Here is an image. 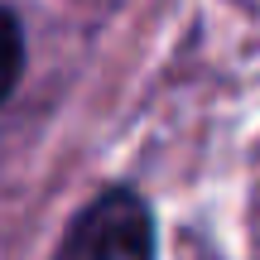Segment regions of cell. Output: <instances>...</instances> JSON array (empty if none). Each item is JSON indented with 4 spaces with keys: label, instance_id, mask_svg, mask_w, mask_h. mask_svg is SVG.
<instances>
[{
    "label": "cell",
    "instance_id": "obj_1",
    "mask_svg": "<svg viewBox=\"0 0 260 260\" xmlns=\"http://www.w3.org/2000/svg\"><path fill=\"white\" fill-rule=\"evenodd\" d=\"M53 260H154V217L130 188H106L73 217Z\"/></svg>",
    "mask_w": 260,
    "mask_h": 260
},
{
    "label": "cell",
    "instance_id": "obj_2",
    "mask_svg": "<svg viewBox=\"0 0 260 260\" xmlns=\"http://www.w3.org/2000/svg\"><path fill=\"white\" fill-rule=\"evenodd\" d=\"M19 63H24V34L19 19L10 10H0V102L10 96V87L19 82Z\"/></svg>",
    "mask_w": 260,
    "mask_h": 260
}]
</instances>
